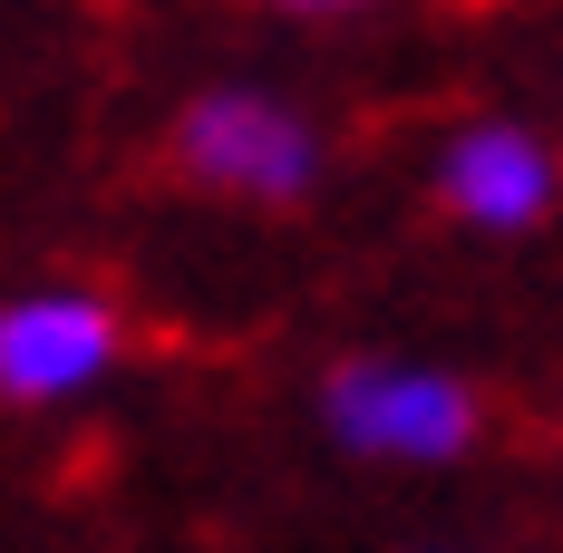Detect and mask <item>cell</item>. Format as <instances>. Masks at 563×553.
<instances>
[{"label":"cell","instance_id":"obj_4","mask_svg":"<svg viewBox=\"0 0 563 553\" xmlns=\"http://www.w3.org/2000/svg\"><path fill=\"white\" fill-rule=\"evenodd\" d=\"M554 195H563L554 146L534 126H515V117H476V126H456L438 146V204L456 223H476V233H534L554 214Z\"/></svg>","mask_w":563,"mask_h":553},{"label":"cell","instance_id":"obj_5","mask_svg":"<svg viewBox=\"0 0 563 553\" xmlns=\"http://www.w3.org/2000/svg\"><path fill=\"white\" fill-rule=\"evenodd\" d=\"M282 10H360V0H282Z\"/></svg>","mask_w":563,"mask_h":553},{"label":"cell","instance_id":"obj_1","mask_svg":"<svg viewBox=\"0 0 563 553\" xmlns=\"http://www.w3.org/2000/svg\"><path fill=\"white\" fill-rule=\"evenodd\" d=\"M321 438L340 456H369V466H456L476 428H486V398L456 379V369H428V360H389V350H350L321 369Z\"/></svg>","mask_w":563,"mask_h":553},{"label":"cell","instance_id":"obj_2","mask_svg":"<svg viewBox=\"0 0 563 553\" xmlns=\"http://www.w3.org/2000/svg\"><path fill=\"white\" fill-rule=\"evenodd\" d=\"M175 166L233 204H301L321 185V126L273 88H205L175 117Z\"/></svg>","mask_w":563,"mask_h":553},{"label":"cell","instance_id":"obj_3","mask_svg":"<svg viewBox=\"0 0 563 553\" xmlns=\"http://www.w3.org/2000/svg\"><path fill=\"white\" fill-rule=\"evenodd\" d=\"M117 369V311L98 291H20L0 301V398L58 408Z\"/></svg>","mask_w":563,"mask_h":553}]
</instances>
